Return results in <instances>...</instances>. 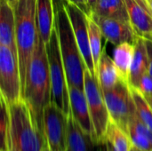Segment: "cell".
<instances>
[{"mask_svg": "<svg viewBox=\"0 0 152 151\" xmlns=\"http://www.w3.org/2000/svg\"><path fill=\"white\" fill-rule=\"evenodd\" d=\"M68 117L60 108L49 103L44 111V135L50 151H66Z\"/></svg>", "mask_w": 152, "mask_h": 151, "instance_id": "obj_9", "label": "cell"}, {"mask_svg": "<svg viewBox=\"0 0 152 151\" xmlns=\"http://www.w3.org/2000/svg\"><path fill=\"white\" fill-rule=\"evenodd\" d=\"M54 27L57 30L61 53L69 85L84 90L86 64L77 45L72 25L63 4H56Z\"/></svg>", "mask_w": 152, "mask_h": 151, "instance_id": "obj_3", "label": "cell"}, {"mask_svg": "<svg viewBox=\"0 0 152 151\" xmlns=\"http://www.w3.org/2000/svg\"><path fill=\"white\" fill-rule=\"evenodd\" d=\"M110 120L127 133L131 118L136 114V107L130 85L120 80L113 88L103 91Z\"/></svg>", "mask_w": 152, "mask_h": 151, "instance_id": "obj_7", "label": "cell"}, {"mask_svg": "<svg viewBox=\"0 0 152 151\" xmlns=\"http://www.w3.org/2000/svg\"><path fill=\"white\" fill-rule=\"evenodd\" d=\"M97 145L93 136L85 132L71 114L68 117V137L66 151H94Z\"/></svg>", "mask_w": 152, "mask_h": 151, "instance_id": "obj_15", "label": "cell"}, {"mask_svg": "<svg viewBox=\"0 0 152 151\" xmlns=\"http://www.w3.org/2000/svg\"><path fill=\"white\" fill-rule=\"evenodd\" d=\"M70 114L82 129L91 134L96 142L94 126L90 116L88 103L85 91L73 85H69ZM97 143V142H96ZM98 145V144H97Z\"/></svg>", "mask_w": 152, "mask_h": 151, "instance_id": "obj_13", "label": "cell"}, {"mask_svg": "<svg viewBox=\"0 0 152 151\" xmlns=\"http://www.w3.org/2000/svg\"><path fill=\"white\" fill-rule=\"evenodd\" d=\"M131 91L136 107L137 117L146 126L152 130V108L150 103L136 88L131 86Z\"/></svg>", "mask_w": 152, "mask_h": 151, "instance_id": "obj_24", "label": "cell"}, {"mask_svg": "<svg viewBox=\"0 0 152 151\" xmlns=\"http://www.w3.org/2000/svg\"><path fill=\"white\" fill-rule=\"evenodd\" d=\"M136 89L143 96L152 95V76H151V74L149 72L145 73L142 77Z\"/></svg>", "mask_w": 152, "mask_h": 151, "instance_id": "obj_26", "label": "cell"}, {"mask_svg": "<svg viewBox=\"0 0 152 151\" xmlns=\"http://www.w3.org/2000/svg\"><path fill=\"white\" fill-rule=\"evenodd\" d=\"M15 11V39L21 79L22 100L27 76L38 38L37 0H18Z\"/></svg>", "mask_w": 152, "mask_h": 151, "instance_id": "obj_2", "label": "cell"}, {"mask_svg": "<svg viewBox=\"0 0 152 151\" xmlns=\"http://www.w3.org/2000/svg\"><path fill=\"white\" fill-rule=\"evenodd\" d=\"M37 18L39 36L46 44L54 28V0H37Z\"/></svg>", "mask_w": 152, "mask_h": 151, "instance_id": "obj_16", "label": "cell"}, {"mask_svg": "<svg viewBox=\"0 0 152 151\" xmlns=\"http://www.w3.org/2000/svg\"><path fill=\"white\" fill-rule=\"evenodd\" d=\"M66 2H69V0H54V5H56V4H63Z\"/></svg>", "mask_w": 152, "mask_h": 151, "instance_id": "obj_30", "label": "cell"}, {"mask_svg": "<svg viewBox=\"0 0 152 151\" xmlns=\"http://www.w3.org/2000/svg\"><path fill=\"white\" fill-rule=\"evenodd\" d=\"M15 11L8 0H0V44L17 54L15 39Z\"/></svg>", "mask_w": 152, "mask_h": 151, "instance_id": "obj_14", "label": "cell"}, {"mask_svg": "<svg viewBox=\"0 0 152 151\" xmlns=\"http://www.w3.org/2000/svg\"><path fill=\"white\" fill-rule=\"evenodd\" d=\"M42 151H50V149H49V147H48V144H47V142L45 143V147L43 148Z\"/></svg>", "mask_w": 152, "mask_h": 151, "instance_id": "obj_33", "label": "cell"}, {"mask_svg": "<svg viewBox=\"0 0 152 151\" xmlns=\"http://www.w3.org/2000/svg\"><path fill=\"white\" fill-rule=\"evenodd\" d=\"M84 91L88 103L96 142L98 145H102L105 142V133L110 122V117L103 91L97 78L86 67L84 76Z\"/></svg>", "mask_w": 152, "mask_h": 151, "instance_id": "obj_6", "label": "cell"}, {"mask_svg": "<svg viewBox=\"0 0 152 151\" xmlns=\"http://www.w3.org/2000/svg\"><path fill=\"white\" fill-rule=\"evenodd\" d=\"M128 21L136 36L152 41V11L145 0H125Z\"/></svg>", "mask_w": 152, "mask_h": 151, "instance_id": "obj_11", "label": "cell"}, {"mask_svg": "<svg viewBox=\"0 0 152 151\" xmlns=\"http://www.w3.org/2000/svg\"><path fill=\"white\" fill-rule=\"evenodd\" d=\"M104 145H105V148H104L103 151H113L112 150V149L110 148V146L107 142H105V143H104Z\"/></svg>", "mask_w": 152, "mask_h": 151, "instance_id": "obj_31", "label": "cell"}, {"mask_svg": "<svg viewBox=\"0 0 152 151\" xmlns=\"http://www.w3.org/2000/svg\"><path fill=\"white\" fill-rule=\"evenodd\" d=\"M0 106H1V122H0V133H1V151H8V131H9V109L5 100L0 95Z\"/></svg>", "mask_w": 152, "mask_h": 151, "instance_id": "obj_25", "label": "cell"}, {"mask_svg": "<svg viewBox=\"0 0 152 151\" xmlns=\"http://www.w3.org/2000/svg\"><path fill=\"white\" fill-rule=\"evenodd\" d=\"M144 97L146 98V100L148 101V102L150 103L151 107L152 108V95H151V96H144Z\"/></svg>", "mask_w": 152, "mask_h": 151, "instance_id": "obj_32", "label": "cell"}, {"mask_svg": "<svg viewBox=\"0 0 152 151\" xmlns=\"http://www.w3.org/2000/svg\"><path fill=\"white\" fill-rule=\"evenodd\" d=\"M127 133L133 146L142 151H152V130L146 126L135 114L130 120Z\"/></svg>", "mask_w": 152, "mask_h": 151, "instance_id": "obj_19", "label": "cell"}, {"mask_svg": "<svg viewBox=\"0 0 152 151\" xmlns=\"http://www.w3.org/2000/svg\"><path fill=\"white\" fill-rule=\"evenodd\" d=\"M105 142L110 146L113 151H130L133 147L128 133L111 120L105 133Z\"/></svg>", "mask_w": 152, "mask_h": 151, "instance_id": "obj_22", "label": "cell"}, {"mask_svg": "<svg viewBox=\"0 0 152 151\" xmlns=\"http://www.w3.org/2000/svg\"><path fill=\"white\" fill-rule=\"evenodd\" d=\"M64 7L69 17L74 35L83 56L84 62L90 72L95 77L94 63L90 48L87 15L83 12L78 7L69 2L64 3Z\"/></svg>", "mask_w": 152, "mask_h": 151, "instance_id": "obj_10", "label": "cell"}, {"mask_svg": "<svg viewBox=\"0 0 152 151\" xmlns=\"http://www.w3.org/2000/svg\"><path fill=\"white\" fill-rule=\"evenodd\" d=\"M0 95L7 104L22 100L18 56L9 47L0 44Z\"/></svg>", "mask_w": 152, "mask_h": 151, "instance_id": "obj_8", "label": "cell"}, {"mask_svg": "<svg viewBox=\"0 0 152 151\" xmlns=\"http://www.w3.org/2000/svg\"><path fill=\"white\" fill-rule=\"evenodd\" d=\"M135 149H136V148H135ZM136 150H137V151H142V150H137V149H136Z\"/></svg>", "mask_w": 152, "mask_h": 151, "instance_id": "obj_37", "label": "cell"}, {"mask_svg": "<svg viewBox=\"0 0 152 151\" xmlns=\"http://www.w3.org/2000/svg\"><path fill=\"white\" fill-rule=\"evenodd\" d=\"M130 151H137V150H136V149L133 146V147H132V149L130 150Z\"/></svg>", "mask_w": 152, "mask_h": 151, "instance_id": "obj_36", "label": "cell"}, {"mask_svg": "<svg viewBox=\"0 0 152 151\" xmlns=\"http://www.w3.org/2000/svg\"><path fill=\"white\" fill-rule=\"evenodd\" d=\"M147 44V50H148V57H149V67H148V72L152 76V41L146 40Z\"/></svg>", "mask_w": 152, "mask_h": 151, "instance_id": "obj_28", "label": "cell"}, {"mask_svg": "<svg viewBox=\"0 0 152 151\" xmlns=\"http://www.w3.org/2000/svg\"><path fill=\"white\" fill-rule=\"evenodd\" d=\"M87 22H88V30H89L90 48H91V53H92L93 59H94L95 77H96L100 60H101L102 53L103 51V48L102 45V39L103 36L100 28V26L92 16H87Z\"/></svg>", "mask_w": 152, "mask_h": 151, "instance_id": "obj_23", "label": "cell"}, {"mask_svg": "<svg viewBox=\"0 0 152 151\" xmlns=\"http://www.w3.org/2000/svg\"><path fill=\"white\" fill-rule=\"evenodd\" d=\"M17 1L18 0H8V2L12 5V6H14L15 4H16V3H17Z\"/></svg>", "mask_w": 152, "mask_h": 151, "instance_id": "obj_34", "label": "cell"}, {"mask_svg": "<svg viewBox=\"0 0 152 151\" xmlns=\"http://www.w3.org/2000/svg\"><path fill=\"white\" fill-rule=\"evenodd\" d=\"M46 51L52 85L51 102L69 116L70 114L69 84L55 27L46 44Z\"/></svg>", "mask_w": 152, "mask_h": 151, "instance_id": "obj_5", "label": "cell"}, {"mask_svg": "<svg viewBox=\"0 0 152 151\" xmlns=\"http://www.w3.org/2000/svg\"><path fill=\"white\" fill-rule=\"evenodd\" d=\"M92 17L100 26L103 37L109 43L114 44L115 46L122 43H133L134 44L136 36L127 20L102 17L93 14Z\"/></svg>", "mask_w": 152, "mask_h": 151, "instance_id": "obj_12", "label": "cell"}, {"mask_svg": "<svg viewBox=\"0 0 152 151\" xmlns=\"http://www.w3.org/2000/svg\"><path fill=\"white\" fill-rule=\"evenodd\" d=\"M97 1H98V0H88V2H89L90 5H91V7H92L93 12H94V7H95V4H96Z\"/></svg>", "mask_w": 152, "mask_h": 151, "instance_id": "obj_29", "label": "cell"}, {"mask_svg": "<svg viewBox=\"0 0 152 151\" xmlns=\"http://www.w3.org/2000/svg\"><path fill=\"white\" fill-rule=\"evenodd\" d=\"M52 85L46 44L38 35L23 93L34 125L44 135V111L51 103ZM45 136V135H44Z\"/></svg>", "mask_w": 152, "mask_h": 151, "instance_id": "obj_1", "label": "cell"}, {"mask_svg": "<svg viewBox=\"0 0 152 151\" xmlns=\"http://www.w3.org/2000/svg\"><path fill=\"white\" fill-rule=\"evenodd\" d=\"M96 78L102 91L113 88L122 79L113 58L107 53L105 47H103Z\"/></svg>", "mask_w": 152, "mask_h": 151, "instance_id": "obj_18", "label": "cell"}, {"mask_svg": "<svg viewBox=\"0 0 152 151\" xmlns=\"http://www.w3.org/2000/svg\"><path fill=\"white\" fill-rule=\"evenodd\" d=\"M93 14L128 21V14L125 0H98Z\"/></svg>", "mask_w": 152, "mask_h": 151, "instance_id": "obj_21", "label": "cell"}, {"mask_svg": "<svg viewBox=\"0 0 152 151\" xmlns=\"http://www.w3.org/2000/svg\"><path fill=\"white\" fill-rule=\"evenodd\" d=\"M149 57L146 40L142 37H136L134 42V54L130 72L129 85L134 88L138 86V84L142 77L148 72Z\"/></svg>", "mask_w": 152, "mask_h": 151, "instance_id": "obj_17", "label": "cell"}, {"mask_svg": "<svg viewBox=\"0 0 152 151\" xmlns=\"http://www.w3.org/2000/svg\"><path fill=\"white\" fill-rule=\"evenodd\" d=\"M134 54V44L122 43L116 45L113 52V60L118 69L122 80L129 84L131 67Z\"/></svg>", "mask_w": 152, "mask_h": 151, "instance_id": "obj_20", "label": "cell"}, {"mask_svg": "<svg viewBox=\"0 0 152 151\" xmlns=\"http://www.w3.org/2000/svg\"><path fill=\"white\" fill-rule=\"evenodd\" d=\"M145 1L147 2L148 5L150 6V8L151 9V11H152V0H145Z\"/></svg>", "mask_w": 152, "mask_h": 151, "instance_id": "obj_35", "label": "cell"}, {"mask_svg": "<svg viewBox=\"0 0 152 151\" xmlns=\"http://www.w3.org/2000/svg\"><path fill=\"white\" fill-rule=\"evenodd\" d=\"M69 2L73 4L77 7H78L87 16L93 15V10H92V7L88 2V0H69Z\"/></svg>", "mask_w": 152, "mask_h": 151, "instance_id": "obj_27", "label": "cell"}, {"mask_svg": "<svg viewBox=\"0 0 152 151\" xmlns=\"http://www.w3.org/2000/svg\"><path fill=\"white\" fill-rule=\"evenodd\" d=\"M8 151H42L46 141L36 128L23 100L8 104Z\"/></svg>", "mask_w": 152, "mask_h": 151, "instance_id": "obj_4", "label": "cell"}]
</instances>
